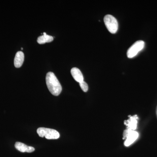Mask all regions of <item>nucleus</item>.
I'll list each match as a JSON object with an SVG mask.
<instances>
[{"instance_id": "obj_1", "label": "nucleus", "mask_w": 157, "mask_h": 157, "mask_svg": "<svg viewBox=\"0 0 157 157\" xmlns=\"http://www.w3.org/2000/svg\"><path fill=\"white\" fill-rule=\"evenodd\" d=\"M45 79L47 87L50 93L54 96H59L61 93L62 87L55 75L52 72H48L46 74Z\"/></svg>"}, {"instance_id": "obj_2", "label": "nucleus", "mask_w": 157, "mask_h": 157, "mask_svg": "<svg viewBox=\"0 0 157 157\" xmlns=\"http://www.w3.org/2000/svg\"><path fill=\"white\" fill-rule=\"evenodd\" d=\"M37 133L39 137H45L48 140L57 139L60 137L59 133L54 129L39 128L37 129Z\"/></svg>"}, {"instance_id": "obj_3", "label": "nucleus", "mask_w": 157, "mask_h": 157, "mask_svg": "<svg viewBox=\"0 0 157 157\" xmlns=\"http://www.w3.org/2000/svg\"><path fill=\"white\" fill-rule=\"evenodd\" d=\"M104 22L108 30L111 33L115 34L118 29V24L115 17L110 14L106 15L104 17Z\"/></svg>"}, {"instance_id": "obj_4", "label": "nucleus", "mask_w": 157, "mask_h": 157, "mask_svg": "<svg viewBox=\"0 0 157 157\" xmlns=\"http://www.w3.org/2000/svg\"><path fill=\"white\" fill-rule=\"evenodd\" d=\"M145 43L142 40H139L135 42L130 47L127 52V56L129 58H133L136 56L144 48Z\"/></svg>"}, {"instance_id": "obj_5", "label": "nucleus", "mask_w": 157, "mask_h": 157, "mask_svg": "<svg viewBox=\"0 0 157 157\" xmlns=\"http://www.w3.org/2000/svg\"><path fill=\"white\" fill-rule=\"evenodd\" d=\"M139 137L138 132L133 130L127 129L123 133V139H126L124 145L128 147L131 145L137 140Z\"/></svg>"}, {"instance_id": "obj_6", "label": "nucleus", "mask_w": 157, "mask_h": 157, "mask_svg": "<svg viewBox=\"0 0 157 157\" xmlns=\"http://www.w3.org/2000/svg\"><path fill=\"white\" fill-rule=\"evenodd\" d=\"M138 119V117L137 115L131 116L129 119L125 121L124 124L127 126V129L135 131L137 128V120Z\"/></svg>"}, {"instance_id": "obj_7", "label": "nucleus", "mask_w": 157, "mask_h": 157, "mask_svg": "<svg viewBox=\"0 0 157 157\" xmlns=\"http://www.w3.org/2000/svg\"><path fill=\"white\" fill-rule=\"evenodd\" d=\"M14 146L16 149L21 152L31 153L35 150V148L33 147L28 146L20 142H16Z\"/></svg>"}, {"instance_id": "obj_8", "label": "nucleus", "mask_w": 157, "mask_h": 157, "mask_svg": "<svg viewBox=\"0 0 157 157\" xmlns=\"http://www.w3.org/2000/svg\"><path fill=\"white\" fill-rule=\"evenodd\" d=\"M71 73L74 79L77 82H80L83 81V76L81 71L78 68L74 67L71 70Z\"/></svg>"}, {"instance_id": "obj_9", "label": "nucleus", "mask_w": 157, "mask_h": 157, "mask_svg": "<svg viewBox=\"0 0 157 157\" xmlns=\"http://www.w3.org/2000/svg\"><path fill=\"white\" fill-rule=\"evenodd\" d=\"M24 61V54L21 51H19L15 55L14 59V65L16 68L21 67Z\"/></svg>"}, {"instance_id": "obj_10", "label": "nucleus", "mask_w": 157, "mask_h": 157, "mask_svg": "<svg viewBox=\"0 0 157 157\" xmlns=\"http://www.w3.org/2000/svg\"><path fill=\"white\" fill-rule=\"evenodd\" d=\"M53 40V37L47 35L46 33H43V35L40 36L37 39V42L39 44H45L47 42H52Z\"/></svg>"}, {"instance_id": "obj_11", "label": "nucleus", "mask_w": 157, "mask_h": 157, "mask_svg": "<svg viewBox=\"0 0 157 157\" xmlns=\"http://www.w3.org/2000/svg\"><path fill=\"white\" fill-rule=\"evenodd\" d=\"M80 87L84 92H86L88 90V86L85 82L83 81L79 83Z\"/></svg>"}, {"instance_id": "obj_12", "label": "nucleus", "mask_w": 157, "mask_h": 157, "mask_svg": "<svg viewBox=\"0 0 157 157\" xmlns=\"http://www.w3.org/2000/svg\"><path fill=\"white\" fill-rule=\"evenodd\" d=\"M156 113H157V109H156Z\"/></svg>"}]
</instances>
